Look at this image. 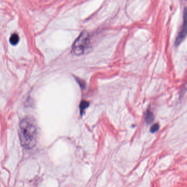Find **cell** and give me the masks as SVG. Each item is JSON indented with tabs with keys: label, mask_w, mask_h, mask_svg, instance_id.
I'll return each mask as SVG.
<instances>
[{
	"label": "cell",
	"mask_w": 187,
	"mask_h": 187,
	"mask_svg": "<svg viewBox=\"0 0 187 187\" xmlns=\"http://www.w3.org/2000/svg\"><path fill=\"white\" fill-rule=\"evenodd\" d=\"M19 136L21 145L30 149L36 144L37 127L36 122L32 116H28L23 118L19 124Z\"/></svg>",
	"instance_id": "1"
},
{
	"label": "cell",
	"mask_w": 187,
	"mask_h": 187,
	"mask_svg": "<svg viewBox=\"0 0 187 187\" xmlns=\"http://www.w3.org/2000/svg\"><path fill=\"white\" fill-rule=\"evenodd\" d=\"M187 35V8H185L183 12V22L181 29L176 37L175 41V45L178 46Z\"/></svg>",
	"instance_id": "3"
},
{
	"label": "cell",
	"mask_w": 187,
	"mask_h": 187,
	"mask_svg": "<svg viewBox=\"0 0 187 187\" xmlns=\"http://www.w3.org/2000/svg\"><path fill=\"white\" fill-rule=\"evenodd\" d=\"M154 119V115L150 110H147L145 114V120L148 123H151L153 121Z\"/></svg>",
	"instance_id": "4"
},
{
	"label": "cell",
	"mask_w": 187,
	"mask_h": 187,
	"mask_svg": "<svg viewBox=\"0 0 187 187\" xmlns=\"http://www.w3.org/2000/svg\"><path fill=\"white\" fill-rule=\"evenodd\" d=\"M90 43V36L88 32L83 31L75 40L72 51L74 55H80L83 54Z\"/></svg>",
	"instance_id": "2"
},
{
	"label": "cell",
	"mask_w": 187,
	"mask_h": 187,
	"mask_svg": "<svg viewBox=\"0 0 187 187\" xmlns=\"http://www.w3.org/2000/svg\"><path fill=\"white\" fill-rule=\"evenodd\" d=\"M159 129V125L158 123H155L153 125L151 128V132L152 133H155L158 131Z\"/></svg>",
	"instance_id": "7"
},
{
	"label": "cell",
	"mask_w": 187,
	"mask_h": 187,
	"mask_svg": "<svg viewBox=\"0 0 187 187\" xmlns=\"http://www.w3.org/2000/svg\"><path fill=\"white\" fill-rule=\"evenodd\" d=\"M19 41V36L16 33H14L11 35L9 39V42L12 45H16Z\"/></svg>",
	"instance_id": "5"
},
{
	"label": "cell",
	"mask_w": 187,
	"mask_h": 187,
	"mask_svg": "<svg viewBox=\"0 0 187 187\" xmlns=\"http://www.w3.org/2000/svg\"><path fill=\"white\" fill-rule=\"evenodd\" d=\"M89 103L86 101H83L80 104V111L81 114H82L84 110L86 109L89 106Z\"/></svg>",
	"instance_id": "6"
}]
</instances>
